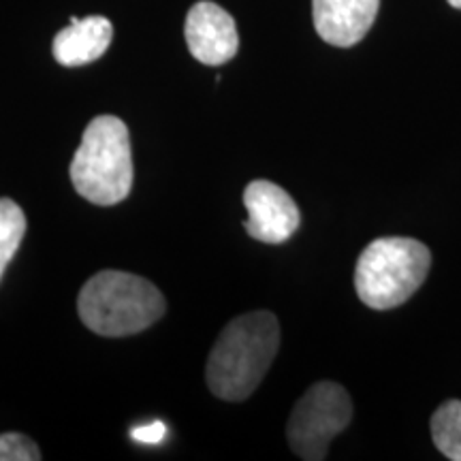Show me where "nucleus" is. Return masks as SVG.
I'll return each instance as SVG.
<instances>
[{"instance_id": "obj_1", "label": "nucleus", "mask_w": 461, "mask_h": 461, "mask_svg": "<svg viewBox=\"0 0 461 461\" xmlns=\"http://www.w3.org/2000/svg\"><path fill=\"white\" fill-rule=\"evenodd\" d=\"M280 348V325L272 312H248L218 336L205 367L212 393L224 402H244L255 393Z\"/></svg>"}, {"instance_id": "obj_2", "label": "nucleus", "mask_w": 461, "mask_h": 461, "mask_svg": "<svg viewBox=\"0 0 461 461\" xmlns=\"http://www.w3.org/2000/svg\"><path fill=\"white\" fill-rule=\"evenodd\" d=\"M163 293L141 276L105 269L86 282L77 297L79 319L90 331L124 338L146 331L165 316Z\"/></svg>"}, {"instance_id": "obj_3", "label": "nucleus", "mask_w": 461, "mask_h": 461, "mask_svg": "<svg viewBox=\"0 0 461 461\" xmlns=\"http://www.w3.org/2000/svg\"><path fill=\"white\" fill-rule=\"evenodd\" d=\"M132 176L126 124L115 115L92 120L71 160V182L79 197L103 207L120 203L131 194Z\"/></svg>"}, {"instance_id": "obj_4", "label": "nucleus", "mask_w": 461, "mask_h": 461, "mask_svg": "<svg viewBox=\"0 0 461 461\" xmlns=\"http://www.w3.org/2000/svg\"><path fill=\"white\" fill-rule=\"evenodd\" d=\"M429 248L412 238H380L355 267V291L367 308L393 310L419 291L429 274Z\"/></svg>"}, {"instance_id": "obj_5", "label": "nucleus", "mask_w": 461, "mask_h": 461, "mask_svg": "<svg viewBox=\"0 0 461 461\" xmlns=\"http://www.w3.org/2000/svg\"><path fill=\"white\" fill-rule=\"evenodd\" d=\"M353 420V402L342 384L322 380L302 395L286 425L293 453L305 461H322L330 442Z\"/></svg>"}, {"instance_id": "obj_6", "label": "nucleus", "mask_w": 461, "mask_h": 461, "mask_svg": "<svg viewBox=\"0 0 461 461\" xmlns=\"http://www.w3.org/2000/svg\"><path fill=\"white\" fill-rule=\"evenodd\" d=\"M248 221L246 233L263 244H285L302 224V212L291 194L267 180L250 182L244 190Z\"/></svg>"}, {"instance_id": "obj_7", "label": "nucleus", "mask_w": 461, "mask_h": 461, "mask_svg": "<svg viewBox=\"0 0 461 461\" xmlns=\"http://www.w3.org/2000/svg\"><path fill=\"white\" fill-rule=\"evenodd\" d=\"M186 45L194 60L207 67H218L233 60L240 50V37L235 20L221 5L201 0L193 5L186 15Z\"/></svg>"}, {"instance_id": "obj_8", "label": "nucleus", "mask_w": 461, "mask_h": 461, "mask_svg": "<svg viewBox=\"0 0 461 461\" xmlns=\"http://www.w3.org/2000/svg\"><path fill=\"white\" fill-rule=\"evenodd\" d=\"M380 0H312L314 28L325 43L353 48L370 32Z\"/></svg>"}, {"instance_id": "obj_9", "label": "nucleus", "mask_w": 461, "mask_h": 461, "mask_svg": "<svg viewBox=\"0 0 461 461\" xmlns=\"http://www.w3.org/2000/svg\"><path fill=\"white\" fill-rule=\"evenodd\" d=\"M113 26L107 17L90 15L84 20L71 17V26L56 34L54 58L62 67H84L99 60L112 45Z\"/></svg>"}, {"instance_id": "obj_10", "label": "nucleus", "mask_w": 461, "mask_h": 461, "mask_svg": "<svg viewBox=\"0 0 461 461\" xmlns=\"http://www.w3.org/2000/svg\"><path fill=\"white\" fill-rule=\"evenodd\" d=\"M431 440L447 459L461 461V402L448 400L431 417Z\"/></svg>"}, {"instance_id": "obj_11", "label": "nucleus", "mask_w": 461, "mask_h": 461, "mask_svg": "<svg viewBox=\"0 0 461 461\" xmlns=\"http://www.w3.org/2000/svg\"><path fill=\"white\" fill-rule=\"evenodd\" d=\"M26 235V216L11 199H0V280Z\"/></svg>"}, {"instance_id": "obj_12", "label": "nucleus", "mask_w": 461, "mask_h": 461, "mask_svg": "<svg viewBox=\"0 0 461 461\" xmlns=\"http://www.w3.org/2000/svg\"><path fill=\"white\" fill-rule=\"evenodd\" d=\"M41 451L24 434H0V461H39Z\"/></svg>"}, {"instance_id": "obj_13", "label": "nucleus", "mask_w": 461, "mask_h": 461, "mask_svg": "<svg viewBox=\"0 0 461 461\" xmlns=\"http://www.w3.org/2000/svg\"><path fill=\"white\" fill-rule=\"evenodd\" d=\"M132 440L143 442V445H158V442L165 440L167 436V425L163 420H152L148 425H137V428L131 429Z\"/></svg>"}, {"instance_id": "obj_14", "label": "nucleus", "mask_w": 461, "mask_h": 461, "mask_svg": "<svg viewBox=\"0 0 461 461\" xmlns=\"http://www.w3.org/2000/svg\"><path fill=\"white\" fill-rule=\"evenodd\" d=\"M448 5L455 9H461V0H448Z\"/></svg>"}]
</instances>
